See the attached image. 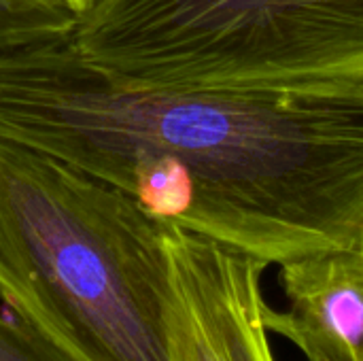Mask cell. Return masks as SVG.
<instances>
[{
	"label": "cell",
	"instance_id": "obj_7",
	"mask_svg": "<svg viewBox=\"0 0 363 361\" xmlns=\"http://www.w3.org/2000/svg\"><path fill=\"white\" fill-rule=\"evenodd\" d=\"M0 361H64L0 289Z\"/></svg>",
	"mask_w": 363,
	"mask_h": 361
},
{
	"label": "cell",
	"instance_id": "obj_3",
	"mask_svg": "<svg viewBox=\"0 0 363 361\" xmlns=\"http://www.w3.org/2000/svg\"><path fill=\"white\" fill-rule=\"evenodd\" d=\"M72 43L153 85H363V0H113L79 19Z\"/></svg>",
	"mask_w": 363,
	"mask_h": 361
},
{
	"label": "cell",
	"instance_id": "obj_4",
	"mask_svg": "<svg viewBox=\"0 0 363 361\" xmlns=\"http://www.w3.org/2000/svg\"><path fill=\"white\" fill-rule=\"evenodd\" d=\"M170 255V361H277L268 328L264 260L164 223Z\"/></svg>",
	"mask_w": 363,
	"mask_h": 361
},
{
	"label": "cell",
	"instance_id": "obj_2",
	"mask_svg": "<svg viewBox=\"0 0 363 361\" xmlns=\"http://www.w3.org/2000/svg\"><path fill=\"white\" fill-rule=\"evenodd\" d=\"M0 289L64 361H170L164 221L0 138Z\"/></svg>",
	"mask_w": 363,
	"mask_h": 361
},
{
	"label": "cell",
	"instance_id": "obj_6",
	"mask_svg": "<svg viewBox=\"0 0 363 361\" xmlns=\"http://www.w3.org/2000/svg\"><path fill=\"white\" fill-rule=\"evenodd\" d=\"M79 17L53 0H0V51L70 36Z\"/></svg>",
	"mask_w": 363,
	"mask_h": 361
},
{
	"label": "cell",
	"instance_id": "obj_5",
	"mask_svg": "<svg viewBox=\"0 0 363 361\" xmlns=\"http://www.w3.org/2000/svg\"><path fill=\"white\" fill-rule=\"evenodd\" d=\"M287 311L266 309V328L306 361H363V251H330L281 266Z\"/></svg>",
	"mask_w": 363,
	"mask_h": 361
},
{
	"label": "cell",
	"instance_id": "obj_1",
	"mask_svg": "<svg viewBox=\"0 0 363 361\" xmlns=\"http://www.w3.org/2000/svg\"><path fill=\"white\" fill-rule=\"evenodd\" d=\"M0 138L268 266L325 249L362 174L334 89L143 83L87 62L72 34L0 51Z\"/></svg>",
	"mask_w": 363,
	"mask_h": 361
},
{
	"label": "cell",
	"instance_id": "obj_8",
	"mask_svg": "<svg viewBox=\"0 0 363 361\" xmlns=\"http://www.w3.org/2000/svg\"><path fill=\"white\" fill-rule=\"evenodd\" d=\"M53 2H57V4H62V6H66V9H70V11L81 19V17H85V15H89V13H94V11H98V9L106 6V4H111L113 0H53Z\"/></svg>",
	"mask_w": 363,
	"mask_h": 361
}]
</instances>
